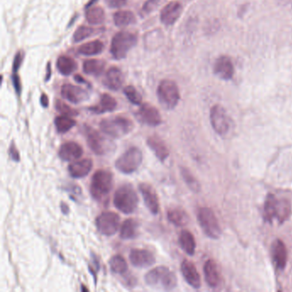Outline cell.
Here are the masks:
<instances>
[{
	"mask_svg": "<svg viewBox=\"0 0 292 292\" xmlns=\"http://www.w3.org/2000/svg\"><path fill=\"white\" fill-rule=\"evenodd\" d=\"M291 214V205L286 199L277 198L273 195H268L264 205V220L272 223L274 220L283 224L289 219Z\"/></svg>",
	"mask_w": 292,
	"mask_h": 292,
	"instance_id": "cell-1",
	"label": "cell"
},
{
	"mask_svg": "<svg viewBox=\"0 0 292 292\" xmlns=\"http://www.w3.org/2000/svg\"><path fill=\"white\" fill-rule=\"evenodd\" d=\"M145 281L149 286L165 290H171L178 285V278L175 273L164 266L155 267L149 271L145 275Z\"/></svg>",
	"mask_w": 292,
	"mask_h": 292,
	"instance_id": "cell-2",
	"label": "cell"
},
{
	"mask_svg": "<svg viewBox=\"0 0 292 292\" xmlns=\"http://www.w3.org/2000/svg\"><path fill=\"white\" fill-rule=\"evenodd\" d=\"M138 196L131 185H123L114 194V206L125 214L133 213L138 207Z\"/></svg>",
	"mask_w": 292,
	"mask_h": 292,
	"instance_id": "cell-3",
	"label": "cell"
},
{
	"mask_svg": "<svg viewBox=\"0 0 292 292\" xmlns=\"http://www.w3.org/2000/svg\"><path fill=\"white\" fill-rule=\"evenodd\" d=\"M112 187L113 174L110 170H97L91 180V196L96 201H101L111 192Z\"/></svg>",
	"mask_w": 292,
	"mask_h": 292,
	"instance_id": "cell-4",
	"label": "cell"
},
{
	"mask_svg": "<svg viewBox=\"0 0 292 292\" xmlns=\"http://www.w3.org/2000/svg\"><path fill=\"white\" fill-rule=\"evenodd\" d=\"M100 131L112 138H120L133 131L134 124L125 116H113L103 120L99 124Z\"/></svg>",
	"mask_w": 292,
	"mask_h": 292,
	"instance_id": "cell-5",
	"label": "cell"
},
{
	"mask_svg": "<svg viewBox=\"0 0 292 292\" xmlns=\"http://www.w3.org/2000/svg\"><path fill=\"white\" fill-rule=\"evenodd\" d=\"M137 43V37L133 33L128 31L119 32L114 35L111 44V52L114 59L122 60L127 56L128 52Z\"/></svg>",
	"mask_w": 292,
	"mask_h": 292,
	"instance_id": "cell-6",
	"label": "cell"
},
{
	"mask_svg": "<svg viewBox=\"0 0 292 292\" xmlns=\"http://www.w3.org/2000/svg\"><path fill=\"white\" fill-rule=\"evenodd\" d=\"M157 94L159 103L167 110L176 107L180 99L179 88L176 83L170 80H164L159 83Z\"/></svg>",
	"mask_w": 292,
	"mask_h": 292,
	"instance_id": "cell-7",
	"label": "cell"
},
{
	"mask_svg": "<svg viewBox=\"0 0 292 292\" xmlns=\"http://www.w3.org/2000/svg\"><path fill=\"white\" fill-rule=\"evenodd\" d=\"M197 218L202 230L210 239H218L221 236V228L213 210L201 207L197 212Z\"/></svg>",
	"mask_w": 292,
	"mask_h": 292,
	"instance_id": "cell-8",
	"label": "cell"
},
{
	"mask_svg": "<svg viewBox=\"0 0 292 292\" xmlns=\"http://www.w3.org/2000/svg\"><path fill=\"white\" fill-rule=\"evenodd\" d=\"M143 156L138 148H129L125 153L116 159L115 166L120 172L131 174L135 172L142 165Z\"/></svg>",
	"mask_w": 292,
	"mask_h": 292,
	"instance_id": "cell-9",
	"label": "cell"
},
{
	"mask_svg": "<svg viewBox=\"0 0 292 292\" xmlns=\"http://www.w3.org/2000/svg\"><path fill=\"white\" fill-rule=\"evenodd\" d=\"M210 121L213 130L219 136H225L231 129L232 121L222 105H214L210 111Z\"/></svg>",
	"mask_w": 292,
	"mask_h": 292,
	"instance_id": "cell-10",
	"label": "cell"
},
{
	"mask_svg": "<svg viewBox=\"0 0 292 292\" xmlns=\"http://www.w3.org/2000/svg\"><path fill=\"white\" fill-rule=\"evenodd\" d=\"M85 136L88 147L97 155H104L113 149L111 141L89 126H85Z\"/></svg>",
	"mask_w": 292,
	"mask_h": 292,
	"instance_id": "cell-11",
	"label": "cell"
},
{
	"mask_svg": "<svg viewBox=\"0 0 292 292\" xmlns=\"http://www.w3.org/2000/svg\"><path fill=\"white\" fill-rule=\"evenodd\" d=\"M97 230L100 234L110 237L119 230L120 218L119 214L113 212H105L99 214L96 218Z\"/></svg>",
	"mask_w": 292,
	"mask_h": 292,
	"instance_id": "cell-12",
	"label": "cell"
},
{
	"mask_svg": "<svg viewBox=\"0 0 292 292\" xmlns=\"http://www.w3.org/2000/svg\"><path fill=\"white\" fill-rule=\"evenodd\" d=\"M136 116L140 123L152 127L159 126L162 123L161 115L158 109L148 103L141 105Z\"/></svg>",
	"mask_w": 292,
	"mask_h": 292,
	"instance_id": "cell-13",
	"label": "cell"
},
{
	"mask_svg": "<svg viewBox=\"0 0 292 292\" xmlns=\"http://www.w3.org/2000/svg\"><path fill=\"white\" fill-rule=\"evenodd\" d=\"M130 261L134 267L146 268L155 263L156 259L153 253L149 250L133 249L130 253Z\"/></svg>",
	"mask_w": 292,
	"mask_h": 292,
	"instance_id": "cell-14",
	"label": "cell"
},
{
	"mask_svg": "<svg viewBox=\"0 0 292 292\" xmlns=\"http://www.w3.org/2000/svg\"><path fill=\"white\" fill-rule=\"evenodd\" d=\"M139 190L142 194V198L144 200L145 205L148 207L149 212L154 215L158 214L160 207L156 191L151 185L144 183L139 185Z\"/></svg>",
	"mask_w": 292,
	"mask_h": 292,
	"instance_id": "cell-15",
	"label": "cell"
},
{
	"mask_svg": "<svg viewBox=\"0 0 292 292\" xmlns=\"http://www.w3.org/2000/svg\"><path fill=\"white\" fill-rule=\"evenodd\" d=\"M271 254L274 266L279 271H283L286 267L287 260H288V252L287 248L284 242L280 239H276L273 242L271 248Z\"/></svg>",
	"mask_w": 292,
	"mask_h": 292,
	"instance_id": "cell-16",
	"label": "cell"
},
{
	"mask_svg": "<svg viewBox=\"0 0 292 292\" xmlns=\"http://www.w3.org/2000/svg\"><path fill=\"white\" fill-rule=\"evenodd\" d=\"M61 94L64 99H67L70 102L73 104H79V103L85 101L88 99V94L87 91L83 88H80L78 86L72 85V84H65L61 88Z\"/></svg>",
	"mask_w": 292,
	"mask_h": 292,
	"instance_id": "cell-17",
	"label": "cell"
},
{
	"mask_svg": "<svg viewBox=\"0 0 292 292\" xmlns=\"http://www.w3.org/2000/svg\"><path fill=\"white\" fill-rule=\"evenodd\" d=\"M234 66L230 57L221 56L216 60L213 66V72L220 79L230 80L234 76Z\"/></svg>",
	"mask_w": 292,
	"mask_h": 292,
	"instance_id": "cell-18",
	"label": "cell"
},
{
	"mask_svg": "<svg viewBox=\"0 0 292 292\" xmlns=\"http://www.w3.org/2000/svg\"><path fill=\"white\" fill-rule=\"evenodd\" d=\"M83 150L78 143L68 142L60 147L59 156L64 161H75L83 155Z\"/></svg>",
	"mask_w": 292,
	"mask_h": 292,
	"instance_id": "cell-19",
	"label": "cell"
},
{
	"mask_svg": "<svg viewBox=\"0 0 292 292\" xmlns=\"http://www.w3.org/2000/svg\"><path fill=\"white\" fill-rule=\"evenodd\" d=\"M183 7L179 2H170L165 6L160 13V20L165 25H172L176 23L182 14Z\"/></svg>",
	"mask_w": 292,
	"mask_h": 292,
	"instance_id": "cell-20",
	"label": "cell"
},
{
	"mask_svg": "<svg viewBox=\"0 0 292 292\" xmlns=\"http://www.w3.org/2000/svg\"><path fill=\"white\" fill-rule=\"evenodd\" d=\"M181 272L185 280L190 286L195 289H199L201 287V277L195 265L191 261L185 260L182 262Z\"/></svg>",
	"mask_w": 292,
	"mask_h": 292,
	"instance_id": "cell-21",
	"label": "cell"
},
{
	"mask_svg": "<svg viewBox=\"0 0 292 292\" xmlns=\"http://www.w3.org/2000/svg\"><path fill=\"white\" fill-rule=\"evenodd\" d=\"M93 168V160L83 159L78 161L72 162L68 166L69 173L73 179H83L88 176Z\"/></svg>",
	"mask_w": 292,
	"mask_h": 292,
	"instance_id": "cell-22",
	"label": "cell"
},
{
	"mask_svg": "<svg viewBox=\"0 0 292 292\" xmlns=\"http://www.w3.org/2000/svg\"><path fill=\"white\" fill-rule=\"evenodd\" d=\"M147 144L155 154L157 159H159L161 162L166 160L170 155V151L168 149L167 146L159 136H149L147 140Z\"/></svg>",
	"mask_w": 292,
	"mask_h": 292,
	"instance_id": "cell-23",
	"label": "cell"
},
{
	"mask_svg": "<svg viewBox=\"0 0 292 292\" xmlns=\"http://www.w3.org/2000/svg\"><path fill=\"white\" fill-rule=\"evenodd\" d=\"M205 280L207 285L216 289L220 284V272L218 270V265L213 260H208L204 265Z\"/></svg>",
	"mask_w": 292,
	"mask_h": 292,
	"instance_id": "cell-24",
	"label": "cell"
},
{
	"mask_svg": "<svg viewBox=\"0 0 292 292\" xmlns=\"http://www.w3.org/2000/svg\"><path fill=\"white\" fill-rule=\"evenodd\" d=\"M104 85L112 91L119 90L124 83V75L122 71L116 67H111L108 70L105 74V79L103 81Z\"/></svg>",
	"mask_w": 292,
	"mask_h": 292,
	"instance_id": "cell-25",
	"label": "cell"
},
{
	"mask_svg": "<svg viewBox=\"0 0 292 292\" xmlns=\"http://www.w3.org/2000/svg\"><path fill=\"white\" fill-rule=\"evenodd\" d=\"M116 107V99L110 94H104L100 97L98 105L90 108V111L94 113L102 114L113 111Z\"/></svg>",
	"mask_w": 292,
	"mask_h": 292,
	"instance_id": "cell-26",
	"label": "cell"
},
{
	"mask_svg": "<svg viewBox=\"0 0 292 292\" xmlns=\"http://www.w3.org/2000/svg\"><path fill=\"white\" fill-rule=\"evenodd\" d=\"M168 220L176 226H185L190 221V218L185 210L180 207H174L168 210Z\"/></svg>",
	"mask_w": 292,
	"mask_h": 292,
	"instance_id": "cell-27",
	"label": "cell"
},
{
	"mask_svg": "<svg viewBox=\"0 0 292 292\" xmlns=\"http://www.w3.org/2000/svg\"><path fill=\"white\" fill-rule=\"evenodd\" d=\"M179 244L182 250L187 255H194L196 252V244L193 234L189 230H183L179 235Z\"/></svg>",
	"mask_w": 292,
	"mask_h": 292,
	"instance_id": "cell-28",
	"label": "cell"
},
{
	"mask_svg": "<svg viewBox=\"0 0 292 292\" xmlns=\"http://www.w3.org/2000/svg\"><path fill=\"white\" fill-rule=\"evenodd\" d=\"M139 224L136 219L129 218L123 223L120 230V238L124 240H130L136 238Z\"/></svg>",
	"mask_w": 292,
	"mask_h": 292,
	"instance_id": "cell-29",
	"label": "cell"
},
{
	"mask_svg": "<svg viewBox=\"0 0 292 292\" xmlns=\"http://www.w3.org/2000/svg\"><path fill=\"white\" fill-rule=\"evenodd\" d=\"M57 67L61 74L69 76L77 70V64L72 57L61 56L57 59Z\"/></svg>",
	"mask_w": 292,
	"mask_h": 292,
	"instance_id": "cell-30",
	"label": "cell"
},
{
	"mask_svg": "<svg viewBox=\"0 0 292 292\" xmlns=\"http://www.w3.org/2000/svg\"><path fill=\"white\" fill-rule=\"evenodd\" d=\"M105 68V62L100 60H86L83 64V71L86 74L100 76Z\"/></svg>",
	"mask_w": 292,
	"mask_h": 292,
	"instance_id": "cell-31",
	"label": "cell"
},
{
	"mask_svg": "<svg viewBox=\"0 0 292 292\" xmlns=\"http://www.w3.org/2000/svg\"><path fill=\"white\" fill-rule=\"evenodd\" d=\"M86 19L92 25H98L105 20V12L99 6L89 7L86 12Z\"/></svg>",
	"mask_w": 292,
	"mask_h": 292,
	"instance_id": "cell-32",
	"label": "cell"
},
{
	"mask_svg": "<svg viewBox=\"0 0 292 292\" xmlns=\"http://www.w3.org/2000/svg\"><path fill=\"white\" fill-rule=\"evenodd\" d=\"M104 49V45L100 40H94L90 42L83 44L78 49L79 53L85 55V56H93L97 54L101 53Z\"/></svg>",
	"mask_w": 292,
	"mask_h": 292,
	"instance_id": "cell-33",
	"label": "cell"
},
{
	"mask_svg": "<svg viewBox=\"0 0 292 292\" xmlns=\"http://www.w3.org/2000/svg\"><path fill=\"white\" fill-rule=\"evenodd\" d=\"M113 20L116 26L125 27L135 23L136 17L132 12L129 11H120L114 14Z\"/></svg>",
	"mask_w": 292,
	"mask_h": 292,
	"instance_id": "cell-34",
	"label": "cell"
},
{
	"mask_svg": "<svg viewBox=\"0 0 292 292\" xmlns=\"http://www.w3.org/2000/svg\"><path fill=\"white\" fill-rule=\"evenodd\" d=\"M109 264H110V268H111V272L115 273V274L123 275L128 271L127 262H126L125 259L123 257L122 255H114L109 261Z\"/></svg>",
	"mask_w": 292,
	"mask_h": 292,
	"instance_id": "cell-35",
	"label": "cell"
},
{
	"mask_svg": "<svg viewBox=\"0 0 292 292\" xmlns=\"http://www.w3.org/2000/svg\"><path fill=\"white\" fill-rule=\"evenodd\" d=\"M54 124L59 133L65 134L71 131V129L77 125V122L74 120H72L71 116L62 115L55 119Z\"/></svg>",
	"mask_w": 292,
	"mask_h": 292,
	"instance_id": "cell-36",
	"label": "cell"
},
{
	"mask_svg": "<svg viewBox=\"0 0 292 292\" xmlns=\"http://www.w3.org/2000/svg\"><path fill=\"white\" fill-rule=\"evenodd\" d=\"M180 171H181L182 178L185 180V184L187 185L188 187L190 188V190L195 193H198L201 190V185L199 184L198 180L194 177L193 174L185 167H181Z\"/></svg>",
	"mask_w": 292,
	"mask_h": 292,
	"instance_id": "cell-37",
	"label": "cell"
},
{
	"mask_svg": "<svg viewBox=\"0 0 292 292\" xmlns=\"http://www.w3.org/2000/svg\"><path fill=\"white\" fill-rule=\"evenodd\" d=\"M124 93L127 99L131 101L133 105H141L142 101V97L139 92L136 90L133 86H127L124 88Z\"/></svg>",
	"mask_w": 292,
	"mask_h": 292,
	"instance_id": "cell-38",
	"label": "cell"
},
{
	"mask_svg": "<svg viewBox=\"0 0 292 292\" xmlns=\"http://www.w3.org/2000/svg\"><path fill=\"white\" fill-rule=\"evenodd\" d=\"M94 32H95L94 29H92V28L86 27V26H82V27L78 28L77 31L75 32L74 35H73V40L76 42H80V41L92 36Z\"/></svg>",
	"mask_w": 292,
	"mask_h": 292,
	"instance_id": "cell-39",
	"label": "cell"
},
{
	"mask_svg": "<svg viewBox=\"0 0 292 292\" xmlns=\"http://www.w3.org/2000/svg\"><path fill=\"white\" fill-rule=\"evenodd\" d=\"M56 109L60 113L64 116H75L78 115V111L71 108L70 105H66V103L63 102L60 99L56 101Z\"/></svg>",
	"mask_w": 292,
	"mask_h": 292,
	"instance_id": "cell-40",
	"label": "cell"
},
{
	"mask_svg": "<svg viewBox=\"0 0 292 292\" xmlns=\"http://www.w3.org/2000/svg\"><path fill=\"white\" fill-rule=\"evenodd\" d=\"M9 154H10V157H11V159H12L13 161H20V153H19V151L17 149V146L15 144L14 142H12V144L10 146Z\"/></svg>",
	"mask_w": 292,
	"mask_h": 292,
	"instance_id": "cell-41",
	"label": "cell"
},
{
	"mask_svg": "<svg viewBox=\"0 0 292 292\" xmlns=\"http://www.w3.org/2000/svg\"><path fill=\"white\" fill-rule=\"evenodd\" d=\"M159 3V0H148L143 6V11L146 13H150V12H153L154 9L156 8Z\"/></svg>",
	"mask_w": 292,
	"mask_h": 292,
	"instance_id": "cell-42",
	"label": "cell"
},
{
	"mask_svg": "<svg viewBox=\"0 0 292 292\" xmlns=\"http://www.w3.org/2000/svg\"><path fill=\"white\" fill-rule=\"evenodd\" d=\"M106 3L111 8H121L127 3V0H106Z\"/></svg>",
	"mask_w": 292,
	"mask_h": 292,
	"instance_id": "cell-43",
	"label": "cell"
},
{
	"mask_svg": "<svg viewBox=\"0 0 292 292\" xmlns=\"http://www.w3.org/2000/svg\"><path fill=\"white\" fill-rule=\"evenodd\" d=\"M22 60H23V55L21 52L17 54V56H16V59L14 60V66H13V69H14V71H17L18 68L20 67L21 64H22Z\"/></svg>",
	"mask_w": 292,
	"mask_h": 292,
	"instance_id": "cell-44",
	"label": "cell"
},
{
	"mask_svg": "<svg viewBox=\"0 0 292 292\" xmlns=\"http://www.w3.org/2000/svg\"><path fill=\"white\" fill-rule=\"evenodd\" d=\"M13 83H14V87L16 88V91H17V94H20L21 92V84H20V80L19 78L17 77V76H15L14 80H13Z\"/></svg>",
	"mask_w": 292,
	"mask_h": 292,
	"instance_id": "cell-45",
	"label": "cell"
},
{
	"mask_svg": "<svg viewBox=\"0 0 292 292\" xmlns=\"http://www.w3.org/2000/svg\"><path fill=\"white\" fill-rule=\"evenodd\" d=\"M40 103L42 105L43 107H47L49 105L48 97L46 96L45 94H43L40 98Z\"/></svg>",
	"mask_w": 292,
	"mask_h": 292,
	"instance_id": "cell-46",
	"label": "cell"
},
{
	"mask_svg": "<svg viewBox=\"0 0 292 292\" xmlns=\"http://www.w3.org/2000/svg\"><path fill=\"white\" fill-rule=\"evenodd\" d=\"M60 207H61V212H62L64 214H66L67 215L68 214L69 212H70V208H69L68 205L65 203V202H61V204H60Z\"/></svg>",
	"mask_w": 292,
	"mask_h": 292,
	"instance_id": "cell-47",
	"label": "cell"
}]
</instances>
